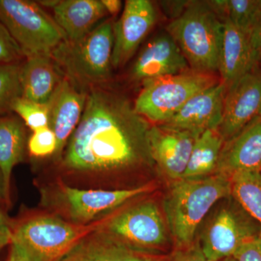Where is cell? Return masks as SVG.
I'll list each match as a JSON object with an SVG mask.
<instances>
[{
  "label": "cell",
  "mask_w": 261,
  "mask_h": 261,
  "mask_svg": "<svg viewBox=\"0 0 261 261\" xmlns=\"http://www.w3.org/2000/svg\"><path fill=\"white\" fill-rule=\"evenodd\" d=\"M157 20L153 4L149 0H128L121 18L113 23V68L126 64Z\"/></svg>",
  "instance_id": "cell-12"
},
{
  "label": "cell",
  "mask_w": 261,
  "mask_h": 261,
  "mask_svg": "<svg viewBox=\"0 0 261 261\" xmlns=\"http://www.w3.org/2000/svg\"><path fill=\"white\" fill-rule=\"evenodd\" d=\"M63 79L51 55L25 58L20 68L21 97L32 102L47 105L50 102Z\"/></svg>",
  "instance_id": "cell-20"
},
{
  "label": "cell",
  "mask_w": 261,
  "mask_h": 261,
  "mask_svg": "<svg viewBox=\"0 0 261 261\" xmlns=\"http://www.w3.org/2000/svg\"><path fill=\"white\" fill-rule=\"evenodd\" d=\"M231 195V179L215 173L173 181L163 200L168 230L178 248L190 246L197 228L218 201Z\"/></svg>",
  "instance_id": "cell-2"
},
{
  "label": "cell",
  "mask_w": 261,
  "mask_h": 261,
  "mask_svg": "<svg viewBox=\"0 0 261 261\" xmlns=\"http://www.w3.org/2000/svg\"><path fill=\"white\" fill-rule=\"evenodd\" d=\"M102 221L81 226L53 214L34 216L13 229L10 254L18 261H59Z\"/></svg>",
  "instance_id": "cell-6"
},
{
  "label": "cell",
  "mask_w": 261,
  "mask_h": 261,
  "mask_svg": "<svg viewBox=\"0 0 261 261\" xmlns=\"http://www.w3.org/2000/svg\"><path fill=\"white\" fill-rule=\"evenodd\" d=\"M104 230L127 246L154 254L168 243V226L156 202L145 200L105 218Z\"/></svg>",
  "instance_id": "cell-9"
},
{
  "label": "cell",
  "mask_w": 261,
  "mask_h": 261,
  "mask_svg": "<svg viewBox=\"0 0 261 261\" xmlns=\"http://www.w3.org/2000/svg\"><path fill=\"white\" fill-rule=\"evenodd\" d=\"M189 64L177 44L168 33L147 43L132 66L130 75L137 82L176 75L188 70Z\"/></svg>",
  "instance_id": "cell-15"
},
{
  "label": "cell",
  "mask_w": 261,
  "mask_h": 261,
  "mask_svg": "<svg viewBox=\"0 0 261 261\" xmlns=\"http://www.w3.org/2000/svg\"><path fill=\"white\" fill-rule=\"evenodd\" d=\"M108 14L116 15L121 11L122 3L120 0H101Z\"/></svg>",
  "instance_id": "cell-34"
},
{
  "label": "cell",
  "mask_w": 261,
  "mask_h": 261,
  "mask_svg": "<svg viewBox=\"0 0 261 261\" xmlns=\"http://www.w3.org/2000/svg\"><path fill=\"white\" fill-rule=\"evenodd\" d=\"M258 238H260V240H261V227H260V229L259 230Z\"/></svg>",
  "instance_id": "cell-38"
},
{
  "label": "cell",
  "mask_w": 261,
  "mask_h": 261,
  "mask_svg": "<svg viewBox=\"0 0 261 261\" xmlns=\"http://www.w3.org/2000/svg\"><path fill=\"white\" fill-rule=\"evenodd\" d=\"M166 29L192 70L210 74L219 70L224 20L208 2L187 3Z\"/></svg>",
  "instance_id": "cell-3"
},
{
  "label": "cell",
  "mask_w": 261,
  "mask_h": 261,
  "mask_svg": "<svg viewBox=\"0 0 261 261\" xmlns=\"http://www.w3.org/2000/svg\"><path fill=\"white\" fill-rule=\"evenodd\" d=\"M260 117L261 74L255 68L228 86L218 132L226 142Z\"/></svg>",
  "instance_id": "cell-10"
},
{
  "label": "cell",
  "mask_w": 261,
  "mask_h": 261,
  "mask_svg": "<svg viewBox=\"0 0 261 261\" xmlns=\"http://www.w3.org/2000/svg\"><path fill=\"white\" fill-rule=\"evenodd\" d=\"M53 10L55 20L69 42L83 39L108 15L99 0H61Z\"/></svg>",
  "instance_id": "cell-21"
},
{
  "label": "cell",
  "mask_w": 261,
  "mask_h": 261,
  "mask_svg": "<svg viewBox=\"0 0 261 261\" xmlns=\"http://www.w3.org/2000/svg\"><path fill=\"white\" fill-rule=\"evenodd\" d=\"M13 229L9 219L0 209V251L11 243Z\"/></svg>",
  "instance_id": "cell-32"
},
{
  "label": "cell",
  "mask_w": 261,
  "mask_h": 261,
  "mask_svg": "<svg viewBox=\"0 0 261 261\" xmlns=\"http://www.w3.org/2000/svg\"><path fill=\"white\" fill-rule=\"evenodd\" d=\"M224 140L217 130H207L194 144L183 178H198L216 173Z\"/></svg>",
  "instance_id": "cell-23"
},
{
  "label": "cell",
  "mask_w": 261,
  "mask_h": 261,
  "mask_svg": "<svg viewBox=\"0 0 261 261\" xmlns=\"http://www.w3.org/2000/svg\"><path fill=\"white\" fill-rule=\"evenodd\" d=\"M218 7L224 19L250 36L261 11V0H219Z\"/></svg>",
  "instance_id": "cell-25"
},
{
  "label": "cell",
  "mask_w": 261,
  "mask_h": 261,
  "mask_svg": "<svg viewBox=\"0 0 261 261\" xmlns=\"http://www.w3.org/2000/svg\"><path fill=\"white\" fill-rule=\"evenodd\" d=\"M22 63H0V115L12 113L15 99L21 97L20 73Z\"/></svg>",
  "instance_id": "cell-26"
},
{
  "label": "cell",
  "mask_w": 261,
  "mask_h": 261,
  "mask_svg": "<svg viewBox=\"0 0 261 261\" xmlns=\"http://www.w3.org/2000/svg\"><path fill=\"white\" fill-rule=\"evenodd\" d=\"M199 135L161 124L152 125L149 132L151 154L164 176L173 181L183 178Z\"/></svg>",
  "instance_id": "cell-13"
},
{
  "label": "cell",
  "mask_w": 261,
  "mask_h": 261,
  "mask_svg": "<svg viewBox=\"0 0 261 261\" xmlns=\"http://www.w3.org/2000/svg\"><path fill=\"white\" fill-rule=\"evenodd\" d=\"M0 22L25 58L50 55L66 39L54 18L48 15L37 2L0 0Z\"/></svg>",
  "instance_id": "cell-7"
},
{
  "label": "cell",
  "mask_w": 261,
  "mask_h": 261,
  "mask_svg": "<svg viewBox=\"0 0 261 261\" xmlns=\"http://www.w3.org/2000/svg\"><path fill=\"white\" fill-rule=\"evenodd\" d=\"M87 92L63 77L49 102V128L57 139L55 160L59 162L70 137L83 115Z\"/></svg>",
  "instance_id": "cell-16"
},
{
  "label": "cell",
  "mask_w": 261,
  "mask_h": 261,
  "mask_svg": "<svg viewBox=\"0 0 261 261\" xmlns=\"http://www.w3.org/2000/svg\"><path fill=\"white\" fill-rule=\"evenodd\" d=\"M261 172V117L224 142L216 173Z\"/></svg>",
  "instance_id": "cell-17"
},
{
  "label": "cell",
  "mask_w": 261,
  "mask_h": 261,
  "mask_svg": "<svg viewBox=\"0 0 261 261\" xmlns=\"http://www.w3.org/2000/svg\"><path fill=\"white\" fill-rule=\"evenodd\" d=\"M226 89V84L221 82L195 94L174 116L161 124L197 135L218 130L222 121Z\"/></svg>",
  "instance_id": "cell-14"
},
{
  "label": "cell",
  "mask_w": 261,
  "mask_h": 261,
  "mask_svg": "<svg viewBox=\"0 0 261 261\" xmlns=\"http://www.w3.org/2000/svg\"><path fill=\"white\" fill-rule=\"evenodd\" d=\"M219 261H236L234 260L233 257H226V258L223 259V260H221Z\"/></svg>",
  "instance_id": "cell-37"
},
{
  "label": "cell",
  "mask_w": 261,
  "mask_h": 261,
  "mask_svg": "<svg viewBox=\"0 0 261 261\" xmlns=\"http://www.w3.org/2000/svg\"><path fill=\"white\" fill-rule=\"evenodd\" d=\"M23 58L20 47L0 22V63H20Z\"/></svg>",
  "instance_id": "cell-29"
},
{
  "label": "cell",
  "mask_w": 261,
  "mask_h": 261,
  "mask_svg": "<svg viewBox=\"0 0 261 261\" xmlns=\"http://www.w3.org/2000/svg\"><path fill=\"white\" fill-rule=\"evenodd\" d=\"M2 202H6L9 203V199L7 197L6 192H5L4 181H3V175L0 171V203Z\"/></svg>",
  "instance_id": "cell-35"
},
{
  "label": "cell",
  "mask_w": 261,
  "mask_h": 261,
  "mask_svg": "<svg viewBox=\"0 0 261 261\" xmlns=\"http://www.w3.org/2000/svg\"><path fill=\"white\" fill-rule=\"evenodd\" d=\"M230 179L231 195L261 224V172L235 173Z\"/></svg>",
  "instance_id": "cell-24"
},
{
  "label": "cell",
  "mask_w": 261,
  "mask_h": 261,
  "mask_svg": "<svg viewBox=\"0 0 261 261\" xmlns=\"http://www.w3.org/2000/svg\"><path fill=\"white\" fill-rule=\"evenodd\" d=\"M153 189L152 184L119 190L80 189L57 181L42 189V202L53 214L72 224L87 226Z\"/></svg>",
  "instance_id": "cell-4"
},
{
  "label": "cell",
  "mask_w": 261,
  "mask_h": 261,
  "mask_svg": "<svg viewBox=\"0 0 261 261\" xmlns=\"http://www.w3.org/2000/svg\"><path fill=\"white\" fill-rule=\"evenodd\" d=\"M232 257L236 261H261V240L258 235L243 244Z\"/></svg>",
  "instance_id": "cell-30"
},
{
  "label": "cell",
  "mask_w": 261,
  "mask_h": 261,
  "mask_svg": "<svg viewBox=\"0 0 261 261\" xmlns=\"http://www.w3.org/2000/svg\"><path fill=\"white\" fill-rule=\"evenodd\" d=\"M168 261H207L200 243H193L190 246L178 248Z\"/></svg>",
  "instance_id": "cell-31"
},
{
  "label": "cell",
  "mask_w": 261,
  "mask_h": 261,
  "mask_svg": "<svg viewBox=\"0 0 261 261\" xmlns=\"http://www.w3.org/2000/svg\"><path fill=\"white\" fill-rule=\"evenodd\" d=\"M151 127L126 96L104 85L89 89L60 167L69 176L99 182L152 166Z\"/></svg>",
  "instance_id": "cell-1"
},
{
  "label": "cell",
  "mask_w": 261,
  "mask_h": 261,
  "mask_svg": "<svg viewBox=\"0 0 261 261\" xmlns=\"http://www.w3.org/2000/svg\"><path fill=\"white\" fill-rule=\"evenodd\" d=\"M219 83L214 75L200 72H183L143 82L134 102L137 112L152 124L164 123L195 94Z\"/></svg>",
  "instance_id": "cell-8"
},
{
  "label": "cell",
  "mask_w": 261,
  "mask_h": 261,
  "mask_svg": "<svg viewBox=\"0 0 261 261\" xmlns=\"http://www.w3.org/2000/svg\"><path fill=\"white\" fill-rule=\"evenodd\" d=\"M257 235L250 221L238 211L224 207L205 228L200 245L207 261H219L232 257L243 244Z\"/></svg>",
  "instance_id": "cell-11"
},
{
  "label": "cell",
  "mask_w": 261,
  "mask_h": 261,
  "mask_svg": "<svg viewBox=\"0 0 261 261\" xmlns=\"http://www.w3.org/2000/svg\"><path fill=\"white\" fill-rule=\"evenodd\" d=\"M12 112L16 113L32 132L49 126V103L39 104L20 97L13 102Z\"/></svg>",
  "instance_id": "cell-27"
},
{
  "label": "cell",
  "mask_w": 261,
  "mask_h": 261,
  "mask_svg": "<svg viewBox=\"0 0 261 261\" xmlns=\"http://www.w3.org/2000/svg\"><path fill=\"white\" fill-rule=\"evenodd\" d=\"M249 38H250V43H251L257 63H260L261 62V11L257 23L255 24Z\"/></svg>",
  "instance_id": "cell-33"
},
{
  "label": "cell",
  "mask_w": 261,
  "mask_h": 261,
  "mask_svg": "<svg viewBox=\"0 0 261 261\" xmlns=\"http://www.w3.org/2000/svg\"><path fill=\"white\" fill-rule=\"evenodd\" d=\"M100 226L82 239L59 261H159L154 254L139 251L121 243Z\"/></svg>",
  "instance_id": "cell-18"
},
{
  "label": "cell",
  "mask_w": 261,
  "mask_h": 261,
  "mask_svg": "<svg viewBox=\"0 0 261 261\" xmlns=\"http://www.w3.org/2000/svg\"><path fill=\"white\" fill-rule=\"evenodd\" d=\"M7 261H18V260H17V259L15 258V257H13V255H10V254H9V256H8V260H7Z\"/></svg>",
  "instance_id": "cell-36"
},
{
  "label": "cell",
  "mask_w": 261,
  "mask_h": 261,
  "mask_svg": "<svg viewBox=\"0 0 261 261\" xmlns=\"http://www.w3.org/2000/svg\"><path fill=\"white\" fill-rule=\"evenodd\" d=\"M113 42V23L104 20L80 41H63L50 55L64 78L89 90L111 78Z\"/></svg>",
  "instance_id": "cell-5"
},
{
  "label": "cell",
  "mask_w": 261,
  "mask_h": 261,
  "mask_svg": "<svg viewBox=\"0 0 261 261\" xmlns=\"http://www.w3.org/2000/svg\"><path fill=\"white\" fill-rule=\"evenodd\" d=\"M257 62L250 38L224 20V32L220 49L219 70L226 87L256 68Z\"/></svg>",
  "instance_id": "cell-19"
},
{
  "label": "cell",
  "mask_w": 261,
  "mask_h": 261,
  "mask_svg": "<svg viewBox=\"0 0 261 261\" xmlns=\"http://www.w3.org/2000/svg\"><path fill=\"white\" fill-rule=\"evenodd\" d=\"M29 153L36 158L54 155L57 148V139L49 126L34 130L28 140Z\"/></svg>",
  "instance_id": "cell-28"
},
{
  "label": "cell",
  "mask_w": 261,
  "mask_h": 261,
  "mask_svg": "<svg viewBox=\"0 0 261 261\" xmlns=\"http://www.w3.org/2000/svg\"><path fill=\"white\" fill-rule=\"evenodd\" d=\"M27 142L23 121L13 115H0V171L9 200L12 173L15 166L23 161Z\"/></svg>",
  "instance_id": "cell-22"
}]
</instances>
